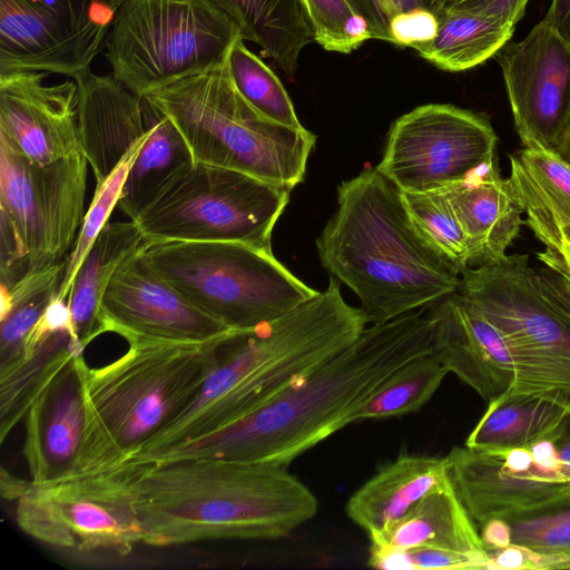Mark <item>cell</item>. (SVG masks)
<instances>
[{
    "mask_svg": "<svg viewBox=\"0 0 570 570\" xmlns=\"http://www.w3.org/2000/svg\"><path fill=\"white\" fill-rule=\"evenodd\" d=\"M432 341L430 306L375 323L253 413L214 433L165 449L147 462L224 458L287 466L353 423L375 389L407 361L432 352Z\"/></svg>",
    "mask_w": 570,
    "mask_h": 570,
    "instance_id": "1",
    "label": "cell"
},
{
    "mask_svg": "<svg viewBox=\"0 0 570 570\" xmlns=\"http://www.w3.org/2000/svg\"><path fill=\"white\" fill-rule=\"evenodd\" d=\"M368 323L343 298L341 284L253 330L235 331L194 401L150 438L132 460L224 429L262 407L353 343Z\"/></svg>",
    "mask_w": 570,
    "mask_h": 570,
    "instance_id": "2",
    "label": "cell"
},
{
    "mask_svg": "<svg viewBox=\"0 0 570 570\" xmlns=\"http://www.w3.org/2000/svg\"><path fill=\"white\" fill-rule=\"evenodd\" d=\"M135 485L141 543L151 547L279 539L311 520L318 505L286 465L263 461L136 464Z\"/></svg>",
    "mask_w": 570,
    "mask_h": 570,
    "instance_id": "3",
    "label": "cell"
},
{
    "mask_svg": "<svg viewBox=\"0 0 570 570\" xmlns=\"http://www.w3.org/2000/svg\"><path fill=\"white\" fill-rule=\"evenodd\" d=\"M322 266L384 323L459 292L461 273L421 234L401 190L375 168L337 187V206L316 238Z\"/></svg>",
    "mask_w": 570,
    "mask_h": 570,
    "instance_id": "4",
    "label": "cell"
},
{
    "mask_svg": "<svg viewBox=\"0 0 570 570\" xmlns=\"http://www.w3.org/2000/svg\"><path fill=\"white\" fill-rule=\"evenodd\" d=\"M229 334L207 343L131 341L124 355L104 366L85 363L83 431L67 478L126 464L194 401Z\"/></svg>",
    "mask_w": 570,
    "mask_h": 570,
    "instance_id": "5",
    "label": "cell"
},
{
    "mask_svg": "<svg viewBox=\"0 0 570 570\" xmlns=\"http://www.w3.org/2000/svg\"><path fill=\"white\" fill-rule=\"evenodd\" d=\"M142 98L174 124L193 163L240 171L289 190L303 181L316 136L256 110L235 87L227 57Z\"/></svg>",
    "mask_w": 570,
    "mask_h": 570,
    "instance_id": "6",
    "label": "cell"
},
{
    "mask_svg": "<svg viewBox=\"0 0 570 570\" xmlns=\"http://www.w3.org/2000/svg\"><path fill=\"white\" fill-rule=\"evenodd\" d=\"M139 252L189 303L233 331L253 330L320 293L273 252L240 243H144Z\"/></svg>",
    "mask_w": 570,
    "mask_h": 570,
    "instance_id": "7",
    "label": "cell"
},
{
    "mask_svg": "<svg viewBox=\"0 0 570 570\" xmlns=\"http://www.w3.org/2000/svg\"><path fill=\"white\" fill-rule=\"evenodd\" d=\"M239 37L210 0H126L104 53L112 77L142 98L217 66Z\"/></svg>",
    "mask_w": 570,
    "mask_h": 570,
    "instance_id": "8",
    "label": "cell"
},
{
    "mask_svg": "<svg viewBox=\"0 0 570 570\" xmlns=\"http://www.w3.org/2000/svg\"><path fill=\"white\" fill-rule=\"evenodd\" d=\"M459 293L494 325L513 364L511 395H529L570 412V325L542 297L527 254L469 266Z\"/></svg>",
    "mask_w": 570,
    "mask_h": 570,
    "instance_id": "9",
    "label": "cell"
},
{
    "mask_svg": "<svg viewBox=\"0 0 570 570\" xmlns=\"http://www.w3.org/2000/svg\"><path fill=\"white\" fill-rule=\"evenodd\" d=\"M289 189L228 168L193 163L131 219L144 243L232 242L273 252Z\"/></svg>",
    "mask_w": 570,
    "mask_h": 570,
    "instance_id": "10",
    "label": "cell"
},
{
    "mask_svg": "<svg viewBox=\"0 0 570 570\" xmlns=\"http://www.w3.org/2000/svg\"><path fill=\"white\" fill-rule=\"evenodd\" d=\"M87 171L82 151L41 164L0 137L1 287L70 253L85 216Z\"/></svg>",
    "mask_w": 570,
    "mask_h": 570,
    "instance_id": "11",
    "label": "cell"
},
{
    "mask_svg": "<svg viewBox=\"0 0 570 570\" xmlns=\"http://www.w3.org/2000/svg\"><path fill=\"white\" fill-rule=\"evenodd\" d=\"M136 464L47 483L2 470L1 494L16 500L18 527L50 547L80 554L125 557L141 543Z\"/></svg>",
    "mask_w": 570,
    "mask_h": 570,
    "instance_id": "12",
    "label": "cell"
},
{
    "mask_svg": "<svg viewBox=\"0 0 570 570\" xmlns=\"http://www.w3.org/2000/svg\"><path fill=\"white\" fill-rule=\"evenodd\" d=\"M445 458L454 490L479 528L570 503V463L550 440L511 449L455 446Z\"/></svg>",
    "mask_w": 570,
    "mask_h": 570,
    "instance_id": "13",
    "label": "cell"
},
{
    "mask_svg": "<svg viewBox=\"0 0 570 570\" xmlns=\"http://www.w3.org/2000/svg\"><path fill=\"white\" fill-rule=\"evenodd\" d=\"M497 145L483 116L450 104L422 105L393 121L376 169L401 191L440 190L498 157Z\"/></svg>",
    "mask_w": 570,
    "mask_h": 570,
    "instance_id": "14",
    "label": "cell"
},
{
    "mask_svg": "<svg viewBox=\"0 0 570 570\" xmlns=\"http://www.w3.org/2000/svg\"><path fill=\"white\" fill-rule=\"evenodd\" d=\"M119 7L117 0H0V75L77 80L105 51Z\"/></svg>",
    "mask_w": 570,
    "mask_h": 570,
    "instance_id": "15",
    "label": "cell"
},
{
    "mask_svg": "<svg viewBox=\"0 0 570 570\" xmlns=\"http://www.w3.org/2000/svg\"><path fill=\"white\" fill-rule=\"evenodd\" d=\"M500 65L522 146L556 151L570 122V42L542 20Z\"/></svg>",
    "mask_w": 570,
    "mask_h": 570,
    "instance_id": "16",
    "label": "cell"
},
{
    "mask_svg": "<svg viewBox=\"0 0 570 570\" xmlns=\"http://www.w3.org/2000/svg\"><path fill=\"white\" fill-rule=\"evenodd\" d=\"M140 249V248H139ZM139 249L116 269L99 308V331L138 340L207 343L234 332L189 303Z\"/></svg>",
    "mask_w": 570,
    "mask_h": 570,
    "instance_id": "17",
    "label": "cell"
},
{
    "mask_svg": "<svg viewBox=\"0 0 570 570\" xmlns=\"http://www.w3.org/2000/svg\"><path fill=\"white\" fill-rule=\"evenodd\" d=\"M47 77L37 71L0 75V137L41 164L81 151L77 82L49 85Z\"/></svg>",
    "mask_w": 570,
    "mask_h": 570,
    "instance_id": "18",
    "label": "cell"
},
{
    "mask_svg": "<svg viewBox=\"0 0 570 570\" xmlns=\"http://www.w3.org/2000/svg\"><path fill=\"white\" fill-rule=\"evenodd\" d=\"M85 363L82 350L69 351L28 406L22 453L33 483L65 479L73 468L85 423Z\"/></svg>",
    "mask_w": 570,
    "mask_h": 570,
    "instance_id": "19",
    "label": "cell"
},
{
    "mask_svg": "<svg viewBox=\"0 0 570 570\" xmlns=\"http://www.w3.org/2000/svg\"><path fill=\"white\" fill-rule=\"evenodd\" d=\"M432 353L489 404L509 393L514 372L500 332L459 292L430 306Z\"/></svg>",
    "mask_w": 570,
    "mask_h": 570,
    "instance_id": "20",
    "label": "cell"
},
{
    "mask_svg": "<svg viewBox=\"0 0 570 570\" xmlns=\"http://www.w3.org/2000/svg\"><path fill=\"white\" fill-rule=\"evenodd\" d=\"M75 81L80 148L99 185L147 131L144 101L111 73L89 71Z\"/></svg>",
    "mask_w": 570,
    "mask_h": 570,
    "instance_id": "21",
    "label": "cell"
},
{
    "mask_svg": "<svg viewBox=\"0 0 570 570\" xmlns=\"http://www.w3.org/2000/svg\"><path fill=\"white\" fill-rule=\"evenodd\" d=\"M442 190L469 239L470 266L503 259L524 222L508 178L500 174L498 157Z\"/></svg>",
    "mask_w": 570,
    "mask_h": 570,
    "instance_id": "22",
    "label": "cell"
},
{
    "mask_svg": "<svg viewBox=\"0 0 570 570\" xmlns=\"http://www.w3.org/2000/svg\"><path fill=\"white\" fill-rule=\"evenodd\" d=\"M449 479L445 456L401 454L351 495L346 514L374 542Z\"/></svg>",
    "mask_w": 570,
    "mask_h": 570,
    "instance_id": "23",
    "label": "cell"
},
{
    "mask_svg": "<svg viewBox=\"0 0 570 570\" xmlns=\"http://www.w3.org/2000/svg\"><path fill=\"white\" fill-rule=\"evenodd\" d=\"M508 180L534 237L544 248H559L562 227L570 225V164L550 149L523 147L510 156Z\"/></svg>",
    "mask_w": 570,
    "mask_h": 570,
    "instance_id": "24",
    "label": "cell"
},
{
    "mask_svg": "<svg viewBox=\"0 0 570 570\" xmlns=\"http://www.w3.org/2000/svg\"><path fill=\"white\" fill-rule=\"evenodd\" d=\"M371 544L401 549L440 548L478 557L489 563L480 532L451 479L423 498Z\"/></svg>",
    "mask_w": 570,
    "mask_h": 570,
    "instance_id": "25",
    "label": "cell"
},
{
    "mask_svg": "<svg viewBox=\"0 0 570 570\" xmlns=\"http://www.w3.org/2000/svg\"><path fill=\"white\" fill-rule=\"evenodd\" d=\"M126 0H117L121 6ZM238 24L283 73L295 77L302 50L314 40L303 0H210Z\"/></svg>",
    "mask_w": 570,
    "mask_h": 570,
    "instance_id": "26",
    "label": "cell"
},
{
    "mask_svg": "<svg viewBox=\"0 0 570 570\" xmlns=\"http://www.w3.org/2000/svg\"><path fill=\"white\" fill-rule=\"evenodd\" d=\"M142 244L135 222H114L104 227L86 255L68 296L76 334L83 347L100 335V303L116 269Z\"/></svg>",
    "mask_w": 570,
    "mask_h": 570,
    "instance_id": "27",
    "label": "cell"
},
{
    "mask_svg": "<svg viewBox=\"0 0 570 570\" xmlns=\"http://www.w3.org/2000/svg\"><path fill=\"white\" fill-rule=\"evenodd\" d=\"M487 405L465 446L511 449L544 440L554 442L570 422V412L563 407L529 395L505 393Z\"/></svg>",
    "mask_w": 570,
    "mask_h": 570,
    "instance_id": "28",
    "label": "cell"
},
{
    "mask_svg": "<svg viewBox=\"0 0 570 570\" xmlns=\"http://www.w3.org/2000/svg\"><path fill=\"white\" fill-rule=\"evenodd\" d=\"M438 20L434 38L415 50L446 71L483 63L509 41L515 27L502 18L451 8H445Z\"/></svg>",
    "mask_w": 570,
    "mask_h": 570,
    "instance_id": "29",
    "label": "cell"
},
{
    "mask_svg": "<svg viewBox=\"0 0 570 570\" xmlns=\"http://www.w3.org/2000/svg\"><path fill=\"white\" fill-rule=\"evenodd\" d=\"M142 101L150 134L130 167L118 202L119 209L130 219L170 178L193 164L187 144L174 124L145 98Z\"/></svg>",
    "mask_w": 570,
    "mask_h": 570,
    "instance_id": "30",
    "label": "cell"
},
{
    "mask_svg": "<svg viewBox=\"0 0 570 570\" xmlns=\"http://www.w3.org/2000/svg\"><path fill=\"white\" fill-rule=\"evenodd\" d=\"M63 268L65 262L49 264L1 287L0 367L19 360L28 333L58 293Z\"/></svg>",
    "mask_w": 570,
    "mask_h": 570,
    "instance_id": "31",
    "label": "cell"
},
{
    "mask_svg": "<svg viewBox=\"0 0 570 570\" xmlns=\"http://www.w3.org/2000/svg\"><path fill=\"white\" fill-rule=\"evenodd\" d=\"M448 373L432 352L407 361L375 389L355 413L354 422L401 416L420 410Z\"/></svg>",
    "mask_w": 570,
    "mask_h": 570,
    "instance_id": "32",
    "label": "cell"
},
{
    "mask_svg": "<svg viewBox=\"0 0 570 570\" xmlns=\"http://www.w3.org/2000/svg\"><path fill=\"white\" fill-rule=\"evenodd\" d=\"M239 37L227 56L230 77L240 95L267 118L292 128H303L289 95L275 72Z\"/></svg>",
    "mask_w": 570,
    "mask_h": 570,
    "instance_id": "33",
    "label": "cell"
},
{
    "mask_svg": "<svg viewBox=\"0 0 570 570\" xmlns=\"http://www.w3.org/2000/svg\"><path fill=\"white\" fill-rule=\"evenodd\" d=\"M149 134L150 129L147 126V131L144 136L128 149L104 183L96 185L92 200L83 216L77 238L69 255L63 261V275L57 296L68 299L72 284L86 255L104 227L108 224L114 209L118 206L130 167L146 144Z\"/></svg>",
    "mask_w": 570,
    "mask_h": 570,
    "instance_id": "34",
    "label": "cell"
},
{
    "mask_svg": "<svg viewBox=\"0 0 570 570\" xmlns=\"http://www.w3.org/2000/svg\"><path fill=\"white\" fill-rule=\"evenodd\" d=\"M401 193L413 223L429 243L460 273L469 267L470 243L443 190Z\"/></svg>",
    "mask_w": 570,
    "mask_h": 570,
    "instance_id": "35",
    "label": "cell"
},
{
    "mask_svg": "<svg viewBox=\"0 0 570 570\" xmlns=\"http://www.w3.org/2000/svg\"><path fill=\"white\" fill-rule=\"evenodd\" d=\"M314 41L323 49L351 53L372 33L366 20L351 0H303Z\"/></svg>",
    "mask_w": 570,
    "mask_h": 570,
    "instance_id": "36",
    "label": "cell"
},
{
    "mask_svg": "<svg viewBox=\"0 0 570 570\" xmlns=\"http://www.w3.org/2000/svg\"><path fill=\"white\" fill-rule=\"evenodd\" d=\"M508 522L511 527V543L570 559V503Z\"/></svg>",
    "mask_w": 570,
    "mask_h": 570,
    "instance_id": "37",
    "label": "cell"
},
{
    "mask_svg": "<svg viewBox=\"0 0 570 570\" xmlns=\"http://www.w3.org/2000/svg\"><path fill=\"white\" fill-rule=\"evenodd\" d=\"M366 20L372 39L391 41L389 24L400 13L423 10L439 17L450 0H351Z\"/></svg>",
    "mask_w": 570,
    "mask_h": 570,
    "instance_id": "38",
    "label": "cell"
},
{
    "mask_svg": "<svg viewBox=\"0 0 570 570\" xmlns=\"http://www.w3.org/2000/svg\"><path fill=\"white\" fill-rule=\"evenodd\" d=\"M488 570H547L570 569V559L560 554H548L520 544L488 551Z\"/></svg>",
    "mask_w": 570,
    "mask_h": 570,
    "instance_id": "39",
    "label": "cell"
},
{
    "mask_svg": "<svg viewBox=\"0 0 570 570\" xmlns=\"http://www.w3.org/2000/svg\"><path fill=\"white\" fill-rule=\"evenodd\" d=\"M438 26V17L429 11L413 10L400 13L390 21V42L415 49L434 38Z\"/></svg>",
    "mask_w": 570,
    "mask_h": 570,
    "instance_id": "40",
    "label": "cell"
},
{
    "mask_svg": "<svg viewBox=\"0 0 570 570\" xmlns=\"http://www.w3.org/2000/svg\"><path fill=\"white\" fill-rule=\"evenodd\" d=\"M407 550L412 562V570H488L487 560L458 551L431 547H417Z\"/></svg>",
    "mask_w": 570,
    "mask_h": 570,
    "instance_id": "41",
    "label": "cell"
},
{
    "mask_svg": "<svg viewBox=\"0 0 570 570\" xmlns=\"http://www.w3.org/2000/svg\"><path fill=\"white\" fill-rule=\"evenodd\" d=\"M534 274L544 301L570 325V274L549 264L534 268Z\"/></svg>",
    "mask_w": 570,
    "mask_h": 570,
    "instance_id": "42",
    "label": "cell"
},
{
    "mask_svg": "<svg viewBox=\"0 0 570 570\" xmlns=\"http://www.w3.org/2000/svg\"><path fill=\"white\" fill-rule=\"evenodd\" d=\"M529 0H450L446 8L502 18L517 24L523 17Z\"/></svg>",
    "mask_w": 570,
    "mask_h": 570,
    "instance_id": "43",
    "label": "cell"
},
{
    "mask_svg": "<svg viewBox=\"0 0 570 570\" xmlns=\"http://www.w3.org/2000/svg\"><path fill=\"white\" fill-rule=\"evenodd\" d=\"M480 530V537L487 552L511 544V527L505 520L491 519Z\"/></svg>",
    "mask_w": 570,
    "mask_h": 570,
    "instance_id": "44",
    "label": "cell"
},
{
    "mask_svg": "<svg viewBox=\"0 0 570 570\" xmlns=\"http://www.w3.org/2000/svg\"><path fill=\"white\" fill-rule=\"evenodd\" d=\"M561 235L559 248H544L537 256L542 264L554 265L570 274V225L562 227Z\"/></svg>",
    "mask_w": 570,
    "mask_h": 570,
    "instance_id": "45",
    "label": "cell"
},
{
    "mask_svg": "<svg viewBox=\"0 0 570 570\" xmlns=\"http://www.w3.org/2000/svg\"><path fill=\"white\" fill-rule=\"evenodd\" d=\"M543 20L570 42V0H552Z\"/></svg>",
    "mask_w": 570,
    "mask_h": 570,
    "instance_id": "46",
    "label": "cell"
},
{
    "mask_svg": "<svg viewBox=\"0 0 570 570\" xmlns=\"http://www.w3.org/2000/svg\"><path fill=\"white\" fill-rule=\"evenodd\" d=\"M561 460L570 463V422L563 433L553 442Z\"/></svg>",
    "mask_w": 570,
    "mask_h": 570,
    "instance_id": "47",
    "label": "cell"
},
{
    "mask_svg": "<svg viewBox=\"0 0 570 570\" xmlns=\"http://www.w3.org/2000/svg\"><path fill=\"white\" fill-rule=\"evenodd\" d=\"M554 153H557L562 159L570 164V122Z\"/></svg>",
    "mask_w": 570,
    "mask_h": 570,
    "instance_id": "48",
    "label": "cell"
}]
</instances>
